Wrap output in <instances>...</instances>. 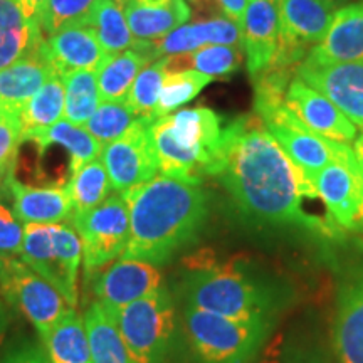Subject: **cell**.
Masks as SVG:
<instances>
[{
    "instance_id": "d590c367",
    "label": "cell",
    "mask_w": 363,
    "mask_h": 363,
    "mask_svg": "<svg viewBox=\"0 0 363 363\" xmlns=\"http://www.w3.org/2000/svg\"><path fill=\"white\" fill-rule=\"evenodd\" d=\"M167 72L169 71H167L165 56H163L150 62L136 76L135 83L130 88L128 96H126V103L138 118H153Z\"/></svg>"
},
{
    "instance_id": "8fae6325",
    "label": "cell",
    "mask_w": 363,
    "mask_h": 363,
    "mask_svg": "<svg viewBox=\"0 0 363 363\" xmlns=\"http://www.w3.org/2000/svg\"><path fill=\"white\" fill-rule=\"evenodd\" d=\"M279 45L271 66L296 67L328 33L338 11L331 0H278Z\"/></svg>"
},
{
    "instance_id": "7402d4cb",
    "label": "cell",
    "mask_w": 363,
    "mask_h": 363,
    "mask_svg": "<svg viewBox=\"0 0 363 363\" xmlns=\"http://www.w3.org/2000/svg\"><path fill=\"white\" fill-rule=\"evenodd\" d=\"M49 56L62 76L69 71H98L110 54L104 52L99 40L88 24L67 26L45 39Z\"/></svg>"
},
{
    "instance_id": "e0dca14e",
    "label": "cell",
    "mask_w": 363,
    "mask_h": 363,
    "mask_svg": "<svg viewBox=\"0 0 363 363\" xmlns=\"http://www.w3.org/2000/svg\"><path fill=\"white\" fill-rule=\"evenodd\" d=\"M331 340L338 363H363V264L340 284Z\"/></svg>"
},
{
    "instance_id": "6da1fadb",
    "label": "cell",
    "mask_w": 363,
    "mask_h": 363,
    "mask_svg": "<svg viewBox=\"0 0 363 363\" xmlns=\"http://www.w3.org/2000/svg\"><path fill=\"white\" fill-rule=\"evenodd\" d=\"M208 177L224 185L240 216L249 220L298 225L325 238L342 234L315 182L286 155L256 113L234 118L224 126Z\"/></svg>"
},
{
    "instance_id": "2e32d148",
    "label": "cell",
    "mask_w": 363,
    "mask_h": 363,
    "mask_svg": "<svg viewBox=\"0 0 363 363\" xmlns=\"http://www.w3.org/2000/svg\"><path fill=\"white\" fill-rule=\"evenodd\" d=\"M162 286L160 266L121 256L106 271L99 272L94 279V294L101 305L116 310L148 296Z\"/></svg>"
},
{
    "instance_id": "bcb514c9",
    "label": "cell",
    "mask_w": 363,
    "mask_h": 363,
    "mask_svg": "<svg viewBox=\"0 0 363 363\" xmlns=\"http://www.w3.org/2000/svg\"><path fill=\"white\" fill-rule=\"evenodd\" d=\"M352 150H353V153H355L358 165H360L362 170H363V133L360 136H357L355 142H353Z\"/></svg>"
},
{
    "instance_id": "f546056e",
    "label": "cell",
    "mask_w": 363,
    "mask_h": 363,
    "mask_svg": "<svg viewBox=\"0 0 363 363\" xmlns=\"http://www.w3.org/2000/svg\"><path fill=\"white\" fill-rule=\"evenodd\" d=\"M242 52L240 45H206L187 54L165 56L167 71H199L214 79L227 78L239 71L244 57Z\"/></svg>"
},
{
    "instance_id": "ba28073f",
    "label": "cell",
    "mask_w": 363,
    "mask_h": 363,
    "mask_svg": "<svg viewBox=\"0 0 363 363\" xmlns=\"http://www.w3.org/2000/svg\"><path fill=\"white\" fill-rule=\"evenodd\" d=\"M254 113L261 118L266 130L284 150L286 155L301 167L311 180H315V177L330 163L343 160L353 153L350 145L313 133L286 108L284 101L257 104L254 106Z\"/></svg>"
},
{
    "instance_id": "5bb4252c",
    "label": "cell",
    "mask_w": 363,
    "mask_h": 363,
    "mask_svg": "<svg viewBox=\"0 0 363 363\" xmlns=\"http://www.w3.org/2000/svg\"><path fill=\"white\" fill-rule=\"evenodd\" d=\"M296 76L325 94L363 133V65H318L305 59Z\"/></svg>"
},
{
    "instance_id": "484cf974",
    "label": "cell",
    "mask_w": 363,
    "mask_h": 363,
    "mask_svg": "<svg viewBox=\"0 0 363 363\" xmlns=\"http://www.w3.org/2000/svg\"><path fill=\"white\" fill-rule=\"evenodd\" d=\"M43 40L39 21L24 11L19 0H0V69L26 56Z\"/></svg>"
},
{
    "instance_id": "f1b7e54d",
    "label": "cell",
    "mask_w": 363,
    "mask_h": 363,
    "mask_svg": "<svg viewBox=\"0 0 363 363\" xmlns=\"http://www.w3.org/2000/svg\"><path fill=\"white\" fill-rule=\"evenodd\" d=\"M84 325L93 363H136L125 347L113 315L106 306L94 301L84 313Z\"/></svg>"
},
{
    "instance_id": "f6af8a7d",
    "label": "cell",
    "mask_w": 363,
    "mask_h": 363,
    "mask_svg": "<svg viewBox=\"0 0 363 363\" xmlns=\"http://www.w3.org/2000/svg\"><path fill=\"white\" fill-rule=\"evenodd\" d=\"M19 2L21 6L24 7V11L29 13L33 19L39 21L40 11H43V6H44V0H19Z\"/></svg>"
},
{
    "instance_id": "f907efd6",
    "label": "cell",
    "mask_w": 363,
    "mask_h": 363,
    "mask_svg": "<svg viewBox=\"0 0 363 363\" xmlns=\"http://www.w3.org/2000/svg\"><path fill=\"white\" fill-rule=\"evenodd\" d=\"M271 2H272V4H276V2H278V0H271Z\"/></svg>"
},
{
    "instance_id": "74e56055",
    "label": "cell",
    "mask_w": 363,
    "mask_h": 363,
    "mask_svg": "<svg viewBox=\"0 0 363 363\" xmlns=\"http://www.w3.org/2000/svg\"><path fill=\"white\" fill-rule=\"evenodd\" d=\"M99 0H44L39 16L40 30L45 38L67 26L88 24L93 9Z\"/></svg>"
},
{
    "instance_id": "7bdbcfd3",
    "label": "cell",
    "mask_w": 363,
    "mask_h": 363,
    "mask_svg": "<svg viewBox=\"0 0 363 363\" xmlns=\"http://www.w3.org/2000/svg\"><path fill=\"white\" fill-rule=\"evenodd\" d=\"M12 308L7 305L4 298H0V348H2L4 340L7 337L9 326L12 323Z\"/></svg>"
},
{
    "instance_id": "ab89813d",
    "label": "cell",
    "mask_w": 363,
    "mask_h": 363,
    "mask_svg": "<svg viewBox=\"0 0 363 363\" xmlns=\"http://www.w3.org/2000/svg\"><path fill=\"white\" fill-rule=\"evenodd\" d=\"M22 242L24 224L0 195V257H21Z\"/></svg>"
},
{
    "instance_id": "4316f807",
    "label": "cell",
    "mask_w": 363,
    "mask_h": 363,
    "mask_svg": "<svg viewBox=\"0 0 363 363\" xmlns=\"http://www.w3.org/2000/svg\"><path fill=\"white\" fill-rule=\"evenodd\" d=\"M24 142L34 143L39 153H44L52 145H61L69 153V179L86 163L96 160L103 150V145L84 126H76L67 120L57 121L44 130L27 131L22 135V143Z\"/></svg>"
},
{
    "instance_id": "1f68e13d",
    "label": "cell",
    "mask_w": 363,
    "mask_h": 363,
    "mask_svg": "<svg viewBox=\"0 0 363 363\" xmlns=\"http://www.w3.org/2000/svg\"><path fill=\"white\" fill-rule=\"evenodd\" d=\"M66 94L61 76H54L30 98L19 113L22 135L27 131L44 130L65 118Z\"/></svg>"
},
{
    "instance_id": "b9f144b4",
    "label": "cell",
    "mask_w": 363,
    "mask_h": 363,
    "mask_svg": "<svg viewBox=\"0 0 363 363\" xmlns=\"http://www.w3.org/2000/svg\"><path fill=\"white\" fill-rule=\"evenodd\" d=\"M214 6L220 17L234 21L235 24L240 26L247 7V0H214Z\"/></svg>"
},
{
    "instance_id": "7dc6e473",
    "label": "cell",
    "mask_w": 363,
    "mask_h": 363,
    "mask_svg": "<svg viewBox=\"0 0 363 363\" xmlns=\"http://www.w3.org/2000/svg\"><path fill=\"white\" fill-rule=\"evenodd\" d=\"M333 4H337L338 7H343V6H348V4H353V0H331Z\"/></svg>"
},
{
    "instance_id": "9c48e42d",
    "label": "cell",
    "mask_w": 363,
    "mask_h": 363,
    "mask_svg": "<svg viewBox=\"0 0 363 363\" xmlns=\"http://www.w3.org/2000/svg\"><path fill=\"white\" fill-rule=\"evenodd\" d=\"M83 242L86 279L98 276L126 251L130 240V214L123 195H110L98 207L71 217Z\"/></svg>"
},
{
    "instance_id": "ac0fdd59",
    "label": "cell",
    "mask_w": 363,
    "mask_h": 363,
    "mask_svg": "<svg viewBox=\"0 0 363 363\" xmlns=\"http://www.w3.org/2000/svg\"><path fill=\"white\" fill-rule=\"evenodd\" d=\"M4 192L12 199V208L22 224H57L74 214V203L67 184H52L35 187L17 180L9 174L4 182Z\"/></svg>"
},
{
    "instance_id": "d4e9b609",
    "label": "cell",
    "mask_w": 363,
    "mask_h": 363,
    "mask_svg": "<svg viewBox=\"0 0 363 363\" xmlns=\"http://www.w3.org/2000/svg\"><path fill=\"white\" fill-rule=\"evenodd\" d=\"M155 59L158 56L153 43H138L128 51L110 54L96 71L101 101H126L136 76Z\"/></svg>"
},
{
    "instance_id": "30bf717a",
    "label": "cell",
    "mask_w": 363,
    "mask_h": 363,
    "mask_svg": "<svg viewBox=\"0 0 363 363\" xmlns=\"http://www.w3.org/2000/svg\"><path fill=\"white\" fill-rule=\"evenodd\" d=\"M0 291L9 306L24 313L40 342L72 308L52 284L24 264L21 257H0Z\"/></svg>"
},
{
    "instance_id": "9a60e30c",
    "label": "cell",
    "mask_w": 363,
    "mask_h": 363,
    "mask_svg": "<svg viewBox=\"0 0 363 363\" xmlns=\"http://www.w3.org/2000/svg\"><path fill=\"white\" fill-rule=\"evenodd\" d=\"M284 104L313 133L338 143L355 142L358 128L325 94L294 76L284 93Z\"/></svg>"
},
{
    "instance_id": "8d00e7d4",
    "label": "cell",
    "mask_w": 363,
    "mask_h": 363,
    "mask_svg": "<svg viewBox=\"0 0 363 363\" xmlns=\"http://www.w3.org/2000/svg\"><path fill=\"white\" fill-rule=\"evenodd\" d=\"M136 118L126 101H101L84 128L104 147L123 136Z\"/></svg>"
},
{
    "instance_id": "277c9868",
    "label": "cell",
    "mask_w": 363,
    "mask_h": 363,
    "mask_svg": "<svg viewBox=\"0 0 363 363\" xmlns=\"http://www.w3.org/2000/svg\"><path fill=\"white\" fill-rule=\"evenodd\" d=\"M222 130V116L206 106L152 120L148 131L158 172L202 184L219 155Z\"/></svg>"
},
{
    "instance_id": "603a6c76",
    "label": "cell",
    "mask_w": 363,
    "mask_h": 363,
    "mask_svg": "<svg viewBox=\"0 0 363 363\" xmlns=\"http://www.w3.org/2000/svg\"><path fill=\"white\" fill-rule=\"evenodd\" d=\"M125 16L133 38L157 43L190 19L185 0H126Z\"/></svg>"
},
{
    "instance_id": "cb8c5ba5",
    "label": "cell",
    "mask_w": 363,
    "mask_h": 363,
    "mask_svg": "<svg viewBox=\"0 0 363 363\" xmlns=\"http://www.w3.org/2000/svg\"><path fill=\"white\" fill-rule=\"evenodd\" d=\"M214 44L242 48L240 27L225 17H211V19L177 27L165 38L153 43L158 57L187 54Z\"/></svg>"
},
{
    "instance_id": "8992f818",
    "label": "cell",
    "mask_w": 363,
    "mask_h": 363,
    "mask_svg": "<svg viewBox=\"0 0 363 363\" xmlns=\"http://www.w3.org/2000/svg\"><path fill=\"white\" fill-rule=\"evenodd\" d=\"M21 259L52 284L67 305H78V278L83 242L72 224H26Z\"/></svg>"
},
{
    "instance_id": "83f0119b",
    "label": "cell",
    "mask_w": 363,
    "mask_h": 363,
    "mask_svg": "<svg viewBox=\"0 0 363 363\" xmlns=\"http://www.w3.org/2000/svg\"><path fill=\"white\" fill-rule=\"evenodd\" d=\"M51 363H93L84 318L69 308L43 342Z\"/></svg>"
},
{
    "instance_id": "ee69618b",
    "label": "cell",
    "mask_w": 363,
    "mask_h": 363,
    "mask_svg": "<svg viewBox=\"0 0 363 363\" xmlns=\"http://www.w3.org/2000/svg\"><path fill=\"white\" fill-rule=\"evenodd\" d=\"M257 363H283V360H281V338H276L274 342L266 348Z\"/></svg>"
},
{
    "instance_id": "ffe728a7",
    "label": "cell",
    "mask_w": 363,
    "mask_h": 363,
    "mask_svg": "<svg viewBox=\"0 0 363 363\" xmlns=\"http://www.w3.org/2000/svg\"><path fill=\"white\" fill-rule=\"evenodd\" d=\"M54 76L59 74L44 39L26 56L0 69V101L9 113L19 116L30 98Z\"/></svg>"
},
{
    "instance_id": "7a4b0ae2",
    "label": "cell",
    "mask_w": 363,
    "mask_h": 363,
    "mask_svg": "<svg viewBox=\"0 0 363 363\" xmlns=\"http://www.w3.org/2000/svg\"><path fill=\"white\" fill-rule=\"evenodd\" d=\"M123 195L130 214V240L123 257L167 264L202 233L208 216L201 182L155 175Z\"/></svg>"
},
{
    "instance_id": "44dd1931",
    "label": "cell",
    "mask_w": 363,
    "mask_h": 363,
    "mask_svg": "<svg viewBox=\"0 0 363 363\" xmlns=\"http://www.w3.org/2000/svg\"><path fill=\"white\" fill-rule=\"evenodd\" d=\"M306 59L318 65H363V0L338 9L328 33Z\"/></svg>"
},
{
    "instance_id": "52a82bcc",
    "label": "cell",
    "mask_w": 363,
    "mask_h": 363,
    "mask_svg": "<svg viewBox=\"0 0 363 363\" xmlns=\"http://www.w3.org/2000/svg\"><path fill=\"white\" fill-rule=\"evenodd\" d=\"M110 313L136 363H163L175 328L174 298L165 284Z\"/></svg>"
},
{
    "instance_id": "681fc988",
    "label": "cell",
    "mask_w": 363,
    "mask_h": 363,
    "mask_svg": "<svg viewBox=\"0 0 363 363\" xmlns=\"http://www.w3.org/2000/svg\"><path fill=\"white\" fill-rule=\"evenodd\" d=\"M120 2H121V4H123V6H125V2H126V0H120Z\"/></svg>"
},
{
    "instance_id": "3957f363",
    "label": "cell",
    "mask_w": 363,
    "mask_h": 363,
    "mask_svg": "<svg viewBox=\"0 0 363 363\" xmlns=\"http://www.w3.org/2000/svg\"><path fill=\"white\" fill-rule=\"evenodd\" d=\"M180 291L185 305L235 320L274 318L284 305L283 286L246 262H219L201 251L184 262Z\"/></svg>"
},
{
    "instance_id": "4dcf8cb0",
    "label": "cell",
    "mask_w": 363,
    "mask_h": 363,
    "mask_svg": "<svg viewBox=\"0 0 363 363\" xmlns=\"http://www.w3.org/2000/svg\"><path fill=\"white\" fill-rule=\"evenodd\" d=\"M88 26L106 54H120L138 45L126 22L125 7L120 0H99L91 12Z\"/></svg>"
},
{
    "instance_id": "f35d334b",
    "label": "cell",
    "mask_w": 363,
    "mask_h": 363,
    "mask_svg": "<svg viewBox=\"0 0 363 363\" xmlns=\"http://www.w3.org/2000/svg\"><path fill=\"white\" fill-rule=\"evenodd\" d=\"M22 145V126L19 116L6 113L0 116V190L7 175L16 167L17 155Z\"/></svg>"
},
{
    "instance_id": "60d3db41",
    "label": "cell",
    "mask_w": 363,
    "mask_h": 363,
    "mask_svg": "<svg viewBox=\"0 0 363 363\" xmlns=\"http://www.w3.org/2000/svg\"><path fill=\"white\" fill-rule=\"evenodd\" d=\"M0 363H51L44 347L35 340H19L0 357Z\"/></svg>"
},
{
    "instance_id": "d6a6232c",
    "label": "cell",
    "mask_w": 363,
    "mask_h": 363,
    "mask_svg": "<svg viewBox=\"0 0 363 363\" xmlns=\"http://www.w3.org/2000/svg\"><path fill=\"white\" fill-rule=\"evenodd\" d=\"M65 84V120L76 126H84L101 103L94 71H69L61 76Z\"/></svg>"
},
{
    "instance_id": "c3c4849f",
    "label": "cell",
    "mask_w": 363,
    "mask_h": 363,
    "mask_svg": "<svg viewBox=\"0 0 363 363\" xmlns=\"http://www.w3.org/2000/svg\"><path fill=\"white\" fill-rule=\"evenodd\" d=\"M6 113H9V111L6 110V106H4V103L0 101V116H2V115H6Z\"/></svg>"
},
{
    "instance_id": "836d02e7",
    "label": "cell",
    "mask_w": 363,
    "mask_h": 363,
    "mask_svg": "<svg viewBox=\"0 0 363 363\" xmlns=\"http://www.w3.org/2000/svg\"><path fill=\"white\" fill-rule=\"evenodd\" d=\"M67 189L74 203V214H83L98 207L110 197L113 190L110 177L99 158L86 163L76 174H72L67 180Z\"/></svg>"
},
{
    "instance_id": "4fadbf2b",
    "label": "cell",
    "mask_w": 363,
    "mask_h": 363,
    "mask_svg": "<svg viewBox=\"0 0 363 363\" xmlns=\"http://www.w3.org/2000/svg\"><path fill=\"white\" fill-rule=\"evenodd\" d=\"M313 182L338 229L363 233V170L355 153L330 163Z\"/></svg>"
},
{
    "instance_id": "e575fe53",
    "label": "cell",
    "mask_w": 363,
    "mask_h": 363,
    "mask_svg": "<svg viewBox=\"0 0 363 363\" xmlns=\"http://www.w3.org/2000/svg\"><path fill=\"white\" fill-rule=\"evenodd\" d=\"M212 81L214 78L199 71L167 72L153 118L170 115L180 106L190 103Z\"/></svg>"
},
{
    "instance_id": "5b68a950",
    "label": "cell",
    "mask_w": 363,
    "mask_h": 363,
    "mask_svg": "<svg viewBox=\"0 0 363 363\" xmlns=\"http://www.w3.org/2000/svg\"><path fill=\"white\" fill-rule=\"evenodd\" d=\"M184 325L201 363H254L269 338L272 318L235 320L185 305Z\"/></svg>"
},
{
    "instance_id": "d6986e66",
    "label": "cell",
    "mask_w": 363,
    "mask_h": 363,
    "mask_svg": "<svg viewBox=\"0 0 363 363\" xmlns=\"http://www.w3.org/2000/svg\"><path fill=\"white\" fill-rule=\"evenodd\" d=\"M239 27L247 72L254 79L274 62L278 52L279 19L276 4L271 0H247Z\"/></svg>"
},
{
    "instance_id": "7c38bea8",
    "label": "cell",
    "mask_w": 363,
    "mask_h": 363,
    "mask_svg": "<svg viewBox=\"0 0 363 363\" xmlns=\"http://www.w3.org/2000/svg\"><path fill=\"white\" fill-rule=\"evenodd\" d=\"M153 118H136L126 133L104 145L101 158L116 194L147 184L158 174V163L150 140V121Z\"/></svg>"
}]
</instances>
